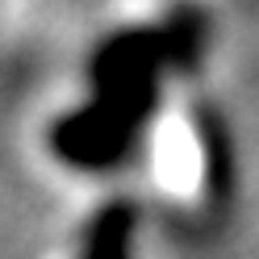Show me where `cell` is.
<instances>
[{"mask_svg":"<svg viewBox=\"0 0 259 259\" xmlns=\"http://www.w3.org/2000/svg\"><path fill=\"white\" fill-rule=\"evenodd\" d=\"M155 167L171 192H192L201 184V142L184 113H163L155 130Z\"/></svg>","mask_w":259,"mask_h":259,"instance_id":"1","label":"cell"}]
</instances>
